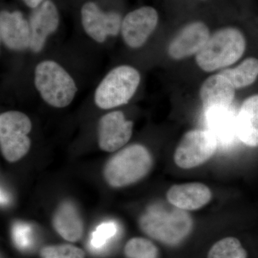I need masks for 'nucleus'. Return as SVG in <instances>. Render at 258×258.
<instances>
[{"label": "nucleus", "instance_id": "nucleus-1", "mask_svg": "<svg viewBox=\"0 0 258 258\" xmlns=\"http://www.w3.org/2000/svg\"><path fill=\"white\" fill-rule=\"evenodd\" d=\"M139 225L144 234L169 247H176L182 243L194 229L190 214L173 205L149 209L139 218Z\"/></svg>", "mask_w": 258, "mask_h": 258}, {"label": "nucleus", "instance_id": "nucleus-2", "mask_svg": "<svg viewBox=\"0 0 258 258\" xmlns=\"http://www.w3.org/2000/svg\"><path fill=\"white\" fill-rule=\"evenodd\" d=\"M246 50L243 33L235 28L220 29L210 35L205 46L195 55L200 69L214 72L225 69L240 60Z\"/></svg>", "mask_w": 258, "mask_h": 258}, {"label": "nucleus", "instance_id": "nucleus-3", "mask_svg": "<svg viewBox=\"0 0 258 258\" xmlns=\"http://www.w3.org/2000/svg\"><path fill=\"white\" fill-rule=\"evenodd\" d=\"M152 166L149 149L142 144H132L110 158L104 166L103 176L112 187H125L144 179Z\"/></svg>", "mask_w": 258, "mask_h": 258}, {"label": "nucleus", "instance_id": "nucleus-4", "mask_svg": "<svg viewBox=\"0 0 258 258\" xmlns=\"http://www.w3.org/2000/svg\"><path fill=\"white\" fill-rule=\"evenodd\" d=\"M35 86L47 104L58 108L69 106L78 91L71 75L53 60H44L37 64Z\"/></svg>", "mask_w": 258, "mask_h": 258}, {"label": "nucleus", "instance_id": "nucleus-5", "mask_svg": "<svg viewBox=\"0 0 258 258\" xmlns=\"http://www.w3.org/2000/svg\"><path fill=\"white\" fill-rule=\"evenodd\" d=\"M141 82L138 70L127 64L112 69L95 92V103L101 109H111L128 103Z\"/></svg>", "mask_w": 258, "mask_h": 258}, {"label": "nucleus", "instance_id": "nucleus-6", "mask_svg": "<svg viewBox=\"0 0 258 258\" xmlns=\"http://www.w3.org/2000/svg\"><path fill=\"white\" fill-rule=\"evenodd\" d=\"M32 127L31 120L23 112L9 111L0 115V149L5 160L17 162L28 154Z\"/></svg>", "mask_w": 258, "mask_h": 258}, {"label": "nucleus", "instance_id": "nucleus-7", "mask_svg": "<svg viewBox=\"0 0 258 258\" xmlns=\"http://www.w3.org/2000/svg\"><path fill=\"white\" fill-rule=\"evenodd\" d=\"M217 147L216 138L208 129H193L183 136L176 147L174 162L181 169H194L210 160Z\"/></svg>", "mask_w": 258, "mask_h": 258}, {"label": "nucleus", "instance_id": "nucleus-8", "mask_svg": "<svg viewBox=\"0 0 258 258\" xmlns=\"http://www.w3.org/2000/svg\"><path fill=\"white\" fill-rule=\"evenodd\" d=\"M159 22L157 10L146 6L131 12L122 20L121 33L123 41L132 49L143 46L155 30Z\"/></svg>", "mask_w": 258, "mask_h": 258}, {"label": "nucleus", "instance_id": "nucleus-9", "mask_svg": "<svg viewBox=\"0 0 258 258\" xmlns=\"http://www.w3.org/2000/svg\"><path fill=\"white\" fill-rule=\"evenodd\" d=\"M81 20L85 32L98 43L106 41L108 36H116L121 29V16L118 13H105L93 2L83 5Z\"/></svg>", "mask_w": 258, "mask_h": 258}, {"label": "nucleus", "instance_id": "nucleus-10", "mask_svg": "<svg viewBox=\"0 0 258 258\" xmlns=\"http://www.w3.org/2000/svg\"><path fill=\"white\" fill-rule=\"evenodd\" d=\"M134 123L124 113L114 111L101 117L98 123V146L103 152H114L128 143L133 134Z\"/></svg>", "mask_w": 258, "mask_h": 258}, {"label": "nucleus", "instance_id": "nucleus-11", "mask_svg": "<svg viewBox=\"0 0 258 258\" xmlns=\"http://www.w3.org/2000/svg\"><path fill=\"white\" fill-rule=\"evenodd\" d=\"M210 35L208 27L203 22L188 24L171 40L168 46V55L175 60L196 55L205 46Z\"/></svg>", "mask_w": 258, "mask_h": 258}, {"label": "nucleus", "instance_id": "nucleus-12", "mask_svg": "<svg viewBox=\"0 0 258 258\" xmlns=\"http://www.w3.org/2000/svg\"><path fill=\"white\" fill-rule=\"evenodd\" d=\"M60 23L58 10L51 0H45L34 9L29 20L30 30V49L33 52H41L47 37L57 30Z\"/></svg>", "mask_w": 258, "mask_h": 258}, {"label": "nucleus", "instance_id": "nucleus-13", "mask_svg": "<svg viewBox=\"0 0 258 258\" xmlns=\"http://www.w3.org/2000/svg\"><path fill=\"white\" fill-rule=\"evenodd\" d=\"M0 38L5 47L15 51L30 48L29 22L19 11H2L0 14Z\"/></svg>", "mask_w": 258, "mask_h": 258}, {"label": "nucleus", "instance_id": "nucleus-14", "mask_svg": "<svg viewBox=\"0 0 258 258\" xmlns=\"http://www.w3.org/2000/svg\"><path fill=\"white\" fill-rule=\"evenodd\" d=\"M235 88L225 76L212 75L204 81L200 90V96L205 113L232 106L235 97Z\"/></svg>", "mask_w": 258, "mask_h": 258}, {"label": "nucleus", "instance_id": "nucleus-15", "mask_svg": "<svg viewBox=\"0 0 258 258\" xmlns=\"http://www.w3.org/2000/svg\"><path fill=\"white\" fill-rule=\"evenodd\" d=\"M212 198L210 188L200 182L173 185L166 192V199L170 205L185 211L204 208L210 203Z\"/></svg>", "mask_w": 258, "mask_h": 258}, {"label": "nucleus", "instance_id": "nucleus-16", "mask_svg": "<svg viewBox=\"0 0 258 258\" xmlns=\"http://www.w3.org/2000/svg\"><path fill=\"white\" fill-rule=\"evenodd\" d=\"M52 225L60 237L69 242H76L82 238L84 225L77 209L69 202H64L57 208Z\"/></svg>", "mask_w": 258, "mask_h": 258}, {"label": "nucleus", "instance_id": "nucleus-17", "mask_svg": "<svg viewBox=\"0 0 258 258\" xmlns=\"http://www.w3.org/2000/svg\"><path fill=\"white\" fill-rule=\"evenodd\" d=\"M237 135L247 147H258V94L246 98L237 115Z\"/></svg>", "mask_w": 258, "mask_h": 258}, {"label": "nucleus", "instance_id": "nucleus-18", "mask_svg": "<svg viewBox=\"0 0 258 258\" xmlns=\"http://www.w3.org/2000/svg\"><path fill=\"white\" fill-rule=\"evenodd\" d=\"M205 113L208 130L215 136L217 142H227L237 135V115L233 106L217 108Z\"/></svg>", "mask_w": 258, "mask_h": 258}, {"label": "nucleus", "instance_id": "nucleus-19", "mask_svg": "<svg viewBox=\"0 0 258 258\" xmlns=\"http://www.w3.org/2000/svg\"><path fill=\"white\" fill-rule=\"evenodd\" d=\"M220 74L230 81L235 89L248 87L258 78V59L248 57L236 67L223 70Z\"/></svg>", "mask_w": 258, "mask_h": 258}, {"label": "nucleus", "instance_id": "nucleus-20", "mask_svg": "<svg viewBox=\"0 0 258 258\" xmlns=\"http://www.w3.org/2000/svg\"><path fill=\"white\" fill-rule=\"evenodd\" d=\"M208 258H247V252L238 239L227 237L212 246Z\"/></svg>", "mask_w": 258, "mask_h": 258}, {"label": "nucleus", "instance_id": "nucleus-21", "mask_svg": "<svg viewBox=\"0 0 258 258\" xmlns=\"http://www.w3.org/2000/svg\"><path fill=\"white\" fill-rule=\"evenodd\" d=\"M126 258H158L159 250L152 241L144 237H134L124 247Z\"/></svg>", "mask_w": 258, "mask_h": 258}, {"label": "nucleus", "instance_id": "nucleus-22", "mask_svg": "<svg viewBox=\"0 0 258 258\" xmlns=\"http://www.w3.org/2000/svg\"><path fill=\"white\" fill-rule=\"evenodd\" d=\"M42 258H85L84 251L71 244L47 245L40 252Z\"/></svg>", "mask_w": 258, "mask_h": 258}, {"label": "nucleus", "instance_id": "nucleus-23", "mask_svg": "<svg viewBox=\"0 0 258 258\" xmlns=\"http://www.w3.org/2000/svg\"><path fill=\"white\" fill-rule=\"evenodd\" d=\"M116 232V225L113 222L101 224L93 233L91 240V246L96 249L103 248Z\"/></svg>", "mask_w": 258, "mask_h": 258}, {"label": "nucleus", "instance_id": "nucleus-24", "mask_svg": "<svg viewBox=\"0 0 258 258\" xmlns=\"http://www.w3.org/2000/svg\"><path fill=\"white\" fill-rule=\"evenodd\" d=\"M14 239L19 247L25 248L30 244V230L26 226H18L14 230Z\"/></svg>", "mask_w": 258, "mask_h": 258}, {"label": "nucleus", "instance_id": "nucleus-25", "mask_svg": "<svg viewBox=\"0 0 258 258\" xmlns=\"http://www.w3.org/2000/svg\"><path fill=\"white\" fill-rule=\"evenodd\" d=\"M45 0H23L25 4L31 9H35L37 7L40 6Z\"/></svg>", "mask_w": 258, "mask_h": 258}, {"label": "nucleus", "instance_id": "nucleus-26", "mask_svg": "<svg viewBox=\"0 0 258 258\" xmlns=\"http://www.w3.org/2000/svg\"><path fill=\"white\" fill-rule=\"evenodd\" d=\"M1 258H3V256H2Z\"/></svg>", "mask_w": 258, "mask_h": 258}]
</instances>
